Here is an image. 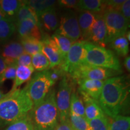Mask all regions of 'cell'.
Masks as SVG:
<instances>
[{
  "instance_id": "obj_1",
  "label": "cell",
  "mask_w": 130,
  "mask_h": 130,
  "mask_svg": "<svg viewBox=\"0 0 130 130\" xmlns=\"http://www.w3.org/2000/svg\"><path fill=\"white\" fill-rule=\"evenodd\" d=\"M126 76H116L104 81L98 104L105 115L115 118L121 113L129 95Z\"/></svg>"
},
{
  "instance_id": "obj_2",
  "label": "cell",
  "mask_w": 130,
  "mask_h": 130,
  "mask_svg": "<svg viewBox=\"0 0 130 130\" xmlns=\"http://www.w3.org/2000/svg\"><path fill=\"white\" fill-rule=\"evenodd\" d=\"M9 93V95L0 102V126L27 116L34 107L25 87Z\"/></svg>"
},
{
  "instance_id": "obj_3",
  "label": "cell",
  "mask_w": 130,
  "mask_h": 130,
  "mask_svg": "<svg viewBox=\"0 0 130 130\" xmlns=\"http://www.w3.org/2000/svg\"><path fill=\"white\" fill-rule=\"evenodd\" d=\"M30 113L35 130H54L58 121L55 89H51L44 100L33 107Z\"/></svg>"
},
{
  "instance_id": "obj_4",
  "label": "cell",
  "mask_w": 130,
  "mask_h": 130,
  "mask_svg": "<svg viewBox=\"0 0 130 130\" xmlns=\"http://www.w3.org/2000/svg\"><path fill=\"white\" fill-rule=\"evenodd\" d=\"M84 48L86 64L122 72L118 57L111 51L87 41L84 44Z\"/></svg>"
},
{
  "instance_id": "obj_5",
  "label": "cell",
  "mask_w": 130,
  "mask_h": 130,
  "mask_svg": "<svg viewBox=\"0 0 130 130\" xmlns=\"http://www.w3.org/2000/svg\"><path fill=\"white\" fill-rule=\"evenodd\" d=\"M106 25L105 43L108 44L119 37L125 36L129 22L118 10L107 9L102 13Z\"/></svg>"
},
{
  "instance_id": "obj_6",
  "label": "cell",
  "mask_w": 130,
  "mask_h": 130,
  "mask_svg": "<svg viewBox=\"0 0 130 130\" xmlns=\"http://www.w3.org/2000/svg\"><path fill=\"white\" fill-rule=\"evenodd\" d=\"M53 85L49 77L48 70L36 73L31 77L25 88L34 107L44 100Z\"/></svg>"
},
{
  "instance_id": "obj_7",
  "label": "cell",
  "mask_w": 130,
  "mask_h": 130,
  "mask_svg": "<svg viewBox=\"0 0 130 130\" xmlns=\"http://www.w3.org/2000/svg\"><path fill=\"white\" fill-rule=\"evenodd\" d=\"M74 81L66 74L61 79L56 95V101L58 113V120L63 122L69 119L70 101L74 89Z\"/></svg>"
},
{
  "instance_id": "obj_8",
  "label": "cell",
  "mask_w": 130,
  "mask_h": 130,
  "mask_svg": "<svg viewBox=\"0 0 130 130\" xmlns=\"http://www.w3.org/2000/svg\"><path fill=\"white\" fill-rule=\"evenodd\" d=\"M121 74L122 72L119 71L85 64L81 66L72 74L69 75V76L74 82L81 79L105 81L110 78L116 77L118 75Z\"/></svg>"
},
{
  "instance_id": "obj_9",
  "label": "cell",
  "mask_w": 130,
  "mask_h": 130,
  "mask_svg": "<svg viewBox=\"0 0 130 130\" xmlns=\"http://www.w3.org/2000/svg\"><path fill=\"white\" fill-rule=\"evenodd\" d=\"M86 40H79L73 43L68 51L64 61L61 64L63 69L70 75L82 65L86 64Z\"/></svg>"
},
{
  "instance_id": "obj_10",
  "label": "cell",
  "mask_w": 130,
  "mask_h": 130,
  "mask_svg": "<svg viewBox=\"0 0 130 130\" xmlns=\"http://www.w3.org/2000/svg\"><path fill=\"white\" fill-rule=\"evenodd\" d=\"M56 31L69 39L73 42L81 40V31L75 13L69 10L63 13Z\"/></svg>"
},
{
  "instance_id": "obj_11",
  "label": "cell",
  "mask_w": 130,
  "mask_h": 130,
  "mask_svg": "<svg viewBox=\"0 0 130 130\" xmlns=\"http://www.w3.org/2000/svg\"><path fill=\"white\" fill-rule=\"evenodd\" d=\"M41 42L42 43V53L48 59L50 69L62 64L64 60L61 56L57 45L52 37L46 33H43L42 35Z\"/></svg>"
},
{
  "instance_id": "obj_12",
  "label": "cell",
  "mask_w": 130,
  "mask_h": 130,
  "mask_svg": "<svg viewBox=\"0 0 130 130\" xmlns=\"http://www.w3.org/2000/svg\"><path fill=\"white\" fill-rule=\"evenodd\" d=\"M105 81L81 79L76 81L79 86V93H84L98 102Z\"/></svg>"
},
{
  "instance_id": "obj_13",
  "label": "cell",
  "mask_w": 130,
  "mask_h": 130,
  "mask_svg": "<svg viewBox=\"0 0 130 130\" xmlns=\"http://www.w3.org/2000/svg\"><path fill=\"white\" fill-rule=\"evenodd\" d=\"M106 25L103 14H97L96 19L91 30L89 40H90L91 42L94 44L105 48L106 46Z\"/></svg>"
},
{
  "instance_id": "obj_14",
  "label": "cell",
  "mask_w": 130,
  "mask_h": 130,
  "mask_svg": "<svg viewBox=\"0 0 130 130\" xmlns=\"http://www.w3.org/2000/svg\"><path fill=\"white\" fill-rule=\"evenodd\" d=\"M96 16L97 14L87 11H81L77 16L81 31V40L87 41L89 39L91 30L96 19Z\"/></svg>"
},
{
  "instance_id": "obj_15",
  "label": "cell",
  "mask_w": 130,
  "mask_h": 130,
  "mask_svg": "<svg viewBox=\"0 0 130 130\" xmlns=\"http://www.w3.org/2000/svg\"><path fill=\"white\" fill-rule=\"evenodd\" d=\"M16 26L21 39L26 37H33L41 40L42 34L40 28L33 21L26 19L19 22Z\"/></svg>"
},
{
  "instance_id": "obj_16",
  "label": "cell",
  "mask_w": 130,
  "mask_h": 130,
  "mask_svg": "<svg viewBox=\"0 0 130 130\" xmlns=\"http://www.w3.org/2000/svg\"><path fill=\"white\" fill-rule=\"evenodd\" d=\"M24 52L23 46L20 42H11L3 48L1 56L4 58L7 66L16 64V61Z\"/></svg>"
},
{
  "instance_id": "obj_17",
  "label": "cell",
  "mask_w": 130,
  "mask_h": 130,
  "mask_svg": "<svg viewBox=\"0 0 130 130\" xmlns=\"http://www.w3.org/2000/svg\"><path fill=\"white\" fill-rule=\"evenodd\" d=\"M79 93L84 102L85 118L87 121H90V120L105 116L104 113L99 105L98 102L90 98L84 93Z\"/></svg>"
},
{
  "instance_id": "obj_18",
  "label": "cell",
  "mask_w": 130,
  "mask_h": 130,
  "mask_svg": "<svg viewBox=\"0 0 130 130\" xmlns=\"http://www.w3.org/2000/svg\"><path fill=\"white\" fill-rule=\"evenodd\" d=\"M41 27H43L47 32H52L56 30L59 25L57 15L54 7L50 8L42 13L38 16Z\"/></svg>"
},
{
  "instance_id": "obj_19",
  "label": "cell",
  "mask_w": 130,
  "mask_h": 130,
  "mask_svg": "<svg viewBox=\"0 0 130 130\" xmlns=\"http://www.w3.org/2000/svg\"><path fill=\"white\" fill-rule=\"evenodd\" d=\"M35 69L32 66H18L16 68L15 78L14 79V83L12 90L13 91L16 90L18 87L22 85L24 83L30 81L32 75Z\"/></svg>"
},
{
  "instance_id": "obj_20",
  "label": "cell",
  "mask_w": 130,
  "mask_h": 130,
  "mask_svg": "<svg viewBox=\"0 0 130 130\" xmlns=\"http://www.w3.org/2000/svg\"><path fill=\"white\" fill-rule=\"evenodd\" d=\"M26 19H31V20L33 21L40 28L39 21L37 14L33 10L25 4L24 1H22V4L19 8L18 12L16 13L13 21L16 25L19 22H22V21L26 20Z\"/></svg>"
},
{
  "instance_id": "obj_21",
  "label": "cell",
  "mask_w": 130,
  "mask_h": 130,
  "mask_svg": "<svg viewBox=\"0 0 130 130\" xmlns=\"http://www.w3.org/2000/svg\"><path fill=\"white\" fill-rule=\"evenodd\" d=\"M22 4V1L1 0L0 1V10L3 13L6 18H9L13 20Z\"/></svg>"
},
{
  "instance_id": "obj_22",
  "label": "cell",
  "mask_w": 130,
  "mask_h": 130,
  "mask_svg": "<svg viewBox=\"0 0 130 130\" xmlns=\"http://www.w3.org/2000/svg\"><path fill=\"white\" fill-rule=\"evenodd\" d=\"M16 29V24L9 18L0 21V42L7 41L11 38Z\"/></svg>"
},
{
  "instance_id": "obj_23",
  "label": "cell",
  "mask_w": 130,
  "mask_h": 130,
  "mask_svg": "<svg viewBox=\"0 0 130 130\" xmlns=\"http://www.w3.org/2000/svg\"><path fill=\"white\" fill-rule=\"evenodd\" d=\"M77 8L81 11L98 14L104 9V3L101 0H79L78 1Z\"/></svg>"
},
{
  "instance_id": "obj_24",
  "label": "cell",
  "mask_w": 130,
  "mask_h": 130,
  "mask_svg": "<svg viewBox=\"0 0 130 130\" xmlns=\"http://www.w3.org/2000/svg\"><path fill=\"white\" fill-rule=\"evenodd\" d=\"M70 113L85 118L84 104L82 98L73 89L70 101Z\"/></svg>"
},
{
  "instance_id": "obj_25",
  "label": "cell",
  "mask_w": 130,
  "mask_h": 130,
  "mask_svg": "<svg viewBox=\"0 0 130 130\" xmlns=\"http://www.w3.org/2000/svg\"><path fill=\"white\" fill-rule=\"evenodd\" d=\"M20 43L23 46L24 52L31 56L42 53V43L41 40L33 37H26L21 39Z\"/></svg>"
},
{
  "instance_id": "obj_26",
  "label": "cell",
  "mask_w": 130,
  "mask_h": 130,
  "mask_svg": "<svg viewBox=\"0 0 130 130\" xmlns=\"http://www.w3.org/2000/svg\"><path fill=\"white\" fill-rule=\"evenodd\" d=\"M24 2L33 10L39 16L46 10L54 7L57 1L54 0H30L24 1Z\"/></svg>"
},
{
  "instance_id": "obj_27",
  "label": "cell",
  "mask_w": 130,
  "mask_h": 130,
  "mask_svg": "<svg viewBox=\"0 0 130 130\" xmlns=\"http://www.w3.org/2000/svg\"><path fill=\"white\" fill-rule=\"evenodd\" d=\"M51 37L57 45L59 51L60 52L61 56L64 60L68 51L74 42H73L72 40L66 37L63 36L60 34L58 33L57 31H55L54 33L52 35Z\"/></svg>"
},
{
  "instance_id": "obj_28",
  "label": "cell",
  "mask_w": 130,
  "mask_h": 130,
  "mask_svg": "<svg viewBox=\"0 0 130 130\" xmlns=\"http://www.w3.org/2000/svg\"><path fill=\"white\" fill-rule=\"evenodd\" d=\"M130 118L119 115L108 121V130H129Z\"/></svg>"
},
{
  "instance_id": "obj_29",
  "label": "cell",
  "mask_w": 130,
  "mask_h": 130,
  "mask_svg": "<svg viewBox=\"0 0 130 130\" xmlns=\"http://www.w3.org/2000/svg\"><path fill=\"white\" fill-rule=\"evenodd\" d=\"M110 46L117 54L122 57L126 56L129 52V42L125 36L119 37L114 40L110 43Z\"/></svg>"
},
{
  "instance_id": "obj_30",
  "label": "cell",
  "mask_w": 130,
  "mask_h": 130,
  "mask_svg": "<svg viewBox=\"0 0 130 130\" xmlns=\"http://www.w3.org/2000/svg\"><path fill=\"white\" fill-rule=\"evenodd\" d=\"M32 66L38 72L50 70V64L48 59L42 53H39L32 56Z\"/></svg>"
},
{
  "instance_id": "obj_31",
  "label": "cell",
  "mask_w": 130,
  "mask_h": 130,
  "mask_svg": "<svg viewBox=\"0 0 130 130\" xmlns=\"http://www.w3.org/2000/svg\"><path fill=\"white\" fill-rule=\"evenodd\" d=\"M4 130H35L30 113L24 118L10 123Z\"/></svg>"
},
{
  "instance_id": "obj_32",
  "label": "cell",
  "mask_w": 130,
  "mask_h": 130,
  "mask_svg": "<svg viewBox=\"0 0 130 130\" xmlns=\"http://www.w3.org/2000/svg\"><path fill=\"white\" fill-rule=\"evenodd\" d=\"M69 121L74 130H92L88 121L83 117L70 113Z\"/></svg>"
},
{
  "instance_id": "obj_33",
  "label": "cell",
  "mask_w": 130,
  "mask_h": 130,
  "mask_svg": "<svg viewBox=\"0 0 130 130\" xmlns=\"http://www.w3.org/2000/svg\"><path fill=\"white\" fill-rule=\"evenodd\" d=\"M108 119L106 115L101 118L88 121L92 130H108Z\"/></svg>"
},
{
  "instance_id": "obj_34",
  "label": "cell",
  "mask_w": 130,
  "mask_h": 130,
  "mask_svg": "<svg viewBox=\"0 0 130 130\" xmlns=\"http://www.w3.org/2000/svg\"><path fill=\"white\" fill-rule=\"evenodd\" d=\"M50 69L51 70H48L49 77L54 84H55L58 80L62 78L63 76L67 74L63 70L61 64Z\"/></svg>"
},
{
  "instance_id": "obj_35",
  "label": "cell",
  "mask_w": 130,
  "mask_h": 130,
  "mask_svg": "<svg viewBox=\"0 0 130 130\" xmlns=\"http://www.w3.org/2000/svg\"><path fill=\"white\" fill-rule=\"evenodd\" d=\"M18 66L16 64H13L10 66H7L4 73L0 77V86L3 85V83L7 79L14 80L16 76V71Z\"/></svg>"
},
{
  "instance_id": "obj_36",
  "label": "cell",
  "mask_w": 130,
  "mask_h": 130,
  "mask_svg": "<svg viewBox=\"0 0 130 130\" xmlns=\"http://www.w3.org/2000/svg\"><path fill=\"white\" fill-rule=\"evenodd\" d=\"M16 64L18 66H32V56L28 54L24 53L19 57L16 61Z\"/></svg>"
},
{
  "instance_id": "obj_37",
  "label": "cell",
  "mask_w": 130,
  "mask_h": 130,
  "mask_svg": "<svg viewBox=\"0 0 130 130\" xmlns=\"http://www.w3.org/2000/svg\"><path fill=\"white\" fill-rule=\"evenodd\" d=\"M125 0H107L104 1V9H110L120 11L121 7Z\"/></svg>"
},
{
  "instance_id": "obj_38",
  "label": "cell",
  "mask_w": 130,
  "mask_h": 130,
  "mask_svg": "<svg viewBox=\"0 0 130 130\" xmlns=\"http://www.w3.org/2000/svg\"><path fill=\"white\" fill-rule=\"evenodd\" d=\"M120 12L124 16L128 22H129L130 19V1L129 0H125L124 3L122 5Z\"/></svg>"
},
{
  "instance_id": "obj_39",
  "label": "cell",
  "mask_w": 130,
  "mask_h": 130,
  "mask_svg": "<svg viewBox=\"0 0 130 130\" xmlns=\"http://www.w3.org/2000/svg\"><path fill=\"white\" fill-rule=\"evenodd\" d=\"M59 5L61 7L68 9H72V8H77L78 1L76 0H60L58 1Z\"/></svg>"
},
{
  "instance_id": "obj_40",
  "label": "cell",
  "mask_w": 130,
  "mask_h": 130,
  "mask_svg": "<svg viewBox=\"0 0 130 130\" xmlns=\"http://www.w3.org/2000/svg\"><path fill=\"white\" fill-rule=\"evenodd\" d=\"M54 130H74V129L71 126L69 119L63 122H60Z\"/></svg>"
},
{
  "instance_id": "obj_41",
  "label": "cell",
  "mask_w": 130,
  "mask_h": 130,
  "mask_svg": "<svg viewBox=\"0 0 130 130\" xmlns=\"http://www.w3.org/2000/svg\"><path fill=\"white\" fill-rule=\"evenodd\" d=\"M7 67V65L6 64V62H5L4 58L3 57L0 55V77L1 76L4 72L6 70V68Z\"/></svg>"
},
{
  "instance_id": "obj_42",
  "label": "cell",
  "mask_w": 130,
  "mask_h": 130,
  "mask_svg": "<svg viewBox=\"0 0 130 130\" xmlns=\"http://www.w3.org/2000/svg\"><path fill=\"white\" fill-rule=\"evenodd\" d=\"M124 66L126 68V71L129 72L130 71V57L127 56L126 57V58H125L124 60Z\"/></svg>"
},
{
  "instance_id": "obj_43",
  "label": "cell",
  "mask_w": 130,
  "mask_h": 130,
  "mask_svg": "<svg viewBox=\"0 0 130 130\" xmlns=\"http://www.w3.org/2000/svg\"><path fill=\"white\" fill-rule=\"evenodd\" d=\"M9 93L8 92L7 93L4 94V93H3V91L0 89V102H1V101H3V100H4V99L6 98L7 97L8 95H9Z\"/></svg>"
},
{
  "instance_id": "obj_44",
  "label": "cell",
  "mask_w": 130,
  "mask_h": 130,
  "mask_svg": "<svg viewBox=\"0 0 130 130\" xmlns=\"http://www.w3.org/2000/svg\"><path fill=\"white\" fill-rule=\"evenodd\" d=\"M125 35H126L125 37L126 38V39L128 40V42H129V40H130V32H129V31H128L126 32Z\"/></svg>"
},
{
  "instance_id": "obj_45",
  "label": "cell",
  "mask_w": 130,
  "mask_h": 130,
  "mask_svg": "<svg viewBox=\"0 0 130 130\" xmlns=\"http://www.w3.org/2000/svg\"><path fill=\"white\" fill-rule=\"evenodd\" d=\"M6 16L4 15V14H3V13L1 12V10H0V21L2 20V19L6 18Z\"/></svg>"
},
{
  "instance_id": "obj_46",
  "label": "cell",
  "mask_w": 130,
  "mask_h": 130,
  "mask_svg": "<svg viewBox=\"0 0 130 130\" xmlns=\"http://www.w3.org/2000/svg\"></svg>"
}]
</instances>
